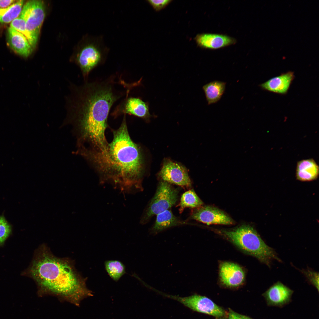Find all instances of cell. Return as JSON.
I'll return each instance as SVG.
<instances>
[{
    "mask_svg": "<svg viewBox=\"0 0 319 319\" xmlns=\"http://www.w3.org/2000/svg\"><path fill=\"white\" fill-rule=\"evenodd\" d=\"M172 0H148V2L156 11H159L167 6Z\"/></svg>",
    "mask_w": 319,
    "mask_h": 319,
    "instance_id": "484cf974",
    "label": "cell"
},
{
    "mask_svg": "<svg viewBox=\"0 0 319 319\" xmlns=\"http://www.w3.org/2000/svg\"><path fill=\"white\" fill-rule=\"evenodd\" d=\"M223 319H253L250 317L239 314L229 309L227 317Z\"/></svg>",
    "mask_w": 319,
    "mask_h": 319,
    "instance_id": "4316f807",
    "label": "cell"
},
{
    "mask_svg": "<svg viewBox=\"0 0 319 319\" xmlns=\"http://www.w3.org/2000/svg\"><path fill=\"white\" fill-rule=\"evenodd\" d=\"M226 85L225 82L216 80L203 87L208 105L216 103L221 99L224 92Z\"/></svg>",
    "mask_w": 319,
    "mask_h": 319,
    "instance_id": "ac0fdd59",
    "label": "cell"
},
{
    "mask_svg": "<svg viewBox=\"0 0 319 319\" xmlns=\"http://www.w3.org/2000/svg\"><path fill=\"white\" fill-rule=\"evenodd\" d=\"M179 191L165 181L159 183L156 193L141 218L142 224L146 223L153 216L168 209L176 203Z\"/></svg>",
    "mask_w": 319,
    "mask_h": 319,
    "instance_id": "8992f818",
    "label": "cell"
},
{
    "mask_svg": "<svg viewBox=\"0 0 319 319\" xmlns=\"http://www.w3.org/2000/svg\"><path fill=\"white\" fill-rule=\"evenodd\" d=\"M203 202L193 189L190 190L181 196L179 204V212H182L185 208H197L201 206Z\"/></svg>",
    "mask_w": 319,
    "mask_h": 319,
    "instance_id": "44dd1931",
    "label": "cell"
},
{
    "mask_svg": "<svg viewBox=\"0 0 319 319\" xmlns=\"http://www.w3.org/2000/svg\"><path fill=\"white\" fill-rule=\"evenodd\" d=\"M294 78V72L289 71L272 78L259 86L263 90L285 95L287 93Z\"/></svg>",
    "mask_w": 319,
    "mask_h": 319,
    "instance_id": "4fadbf2b",
    "label": "cell"
},
{
    "mask_svg": "<svg viewBox=\"0 0 319 319\" xmlns=\"http://www.w3.org/2000/svg\"><path fill=\"white\" fill-rule=\"evenodd\" d=\"M159 175L164 181L181 187L189 188L191 183L186 168L170 160L165 161Z\"/></svg>",
    "mask_w": 319,
    "mask_h": 319,
    "instance_id": "30bf717a",
    "label": "cell"
},
{
    "mask_svg": "<svg viewBox=\"0 0 319 319\" xmlns=\"http://www.w3.org/2000/svg\"><path fill=\"white\" fill-rule=\"evenodd\" d=\"M190 217L208 225H230L234 223L232 218L224 211L211 206L197 208L192 212Z\"/></svg>",
    "mask_w": 319,
    "mask_h": 319,
    "instance_id": "9c48e42d",
    "label": "cell"
},
{
    "mask_svg": "<svg viewBox=\"0 0 319 319\" xmlns=\"http://www.w3.org/2000/svg\"><path fill=\"white\" fill-rule=\"evenodd\" d=\"M183 223V222L173 214L171 211L168 209L157 215L152 230L156 232H159Z\"/></svg>",
    "mask_w": 319,
    "mask_h": 319,
    "instance_id": "d6986e66",
    "label": "cell"
},
{
    "mask_svg": "<svg viewBox=\"0 0 319 319\" xmlns=\"http://www.w3.org/2000/svg\"><path fill=\"white\" fill-rule=\"evenodd\" d=\"M219 276L221 282L229 287H236L241 285L245 279V273L238 264L232 262L224 261L219 267Z\"/></svg>",
    "mask_w": 319,
    "mask_h": 319,
    "instance_id": "8fae6325",
    "label": "cell"
},
{
    "mask_svg": "<svg viewBox=\"0 0 319 319\" xmlns=\"http://www.w3.org/2000/svg\"><path fill=\"white\" fill-rule=\"evenodd\" d=\"M194 40L200 47L216 50L235 44L236 40L233 38L222 34L203 33L198 34Z\"/></svg>",
    "mask_w": 319,
    "mask_h": 319,
    "instance_id": "7c38bea8",
    "label": "cell"
},
{
    "mask_svg": "<svg viewBox=\"0 0 319 319\" xmlns=\"http://www.w3.org/2000/svg\"><path fill=\"white\" fill-rule=\"evenodd\" d=\"M11 227L3 216H0V244L3 243L9 236Z\"/></svg>",
    "mask_w": 319,
    "mask_h": 319,
    "instance_id": "cb8c5ba5",
    "label": "cell"
},
{
    "mask_svg": "<svg viewBox=\"0 0 319 319\" xmlns=\"http://www.w3.org/2000/svg\"><path fill=\"white\" fill-rule=\"evenodd\" d=\"M113 133L106 155L94 168L100 183H110L123 194L134 193L142 189L143 161L140 147L129 135L125 115Z\"/></svg>",
    "mask_w": 319,
    "mask_h": 319,
    "instance_id": "3957f363",
    "label": "cell"
},
{
    "mask_svg": "<svg viewBox=\"0 0 319 319\" xmlns=\"http://www.w3.org/2000/svg\"><path fill=\"white\" fill-rule=\"evenodd\" d=\"M319 174V167L313 158L303 159L298 161L296 169L297 179L301 181H310L316 180Z\"/></svg>",
    "mask_w": 319,
    "mask_h": 319,
    "instance_id": "2e32d148",
    "label": "cell"
},
{
    "mask_svg": "<svg viewBox=\"0 0 319 319\" xmlns=\"http://www.w3.org/2000/svg\"><path fill=\"white\" fill-rule=\"evenodd\" d=\"M25 274L35 281L39 297L52 296L61 302L79 307L84 299L93 296L87 287V278L77 271L73 260L54 255L45 244L35 251Z\"/></svg>",
    "mask_w": 319,
    "mask_h": 319,
    "instance_id": "7a4b0ae2",
    "label": "cell"
},
{
    "mask_svg": "<svg viewBox=\"0 0 319 319\" xmlns=\"http://www.w3.org/2000/svg\"><path fill=\"white\" fill-rule=\"evenodd\" d=\"M81 48L77 61L84 78L98 66L103 64L110 49L105 44L102 36H92Z\"/></svg>",
    "mask_w": 319,
    "mask_h": 319,
    "instance_id": "5b68a950",
    "label": "cell"
},
{
    "mask_svg": "<svg viewBox=\"0 0 319 319\" xmlns=\"http://www.w3.org/2000/svg\"><path fill=\"white\" fill-rule=\"evenodd\" d=\"M116 83L111 78L87 83L76 92L72 116L80 144L92 150L102 152L108 148L105 133L109 113L123 95L116 89Z\"/></svg>",
    "mask_w": 319,
    "mask_h": 319,
    "instance_id": "6da1fadb",
    "label": "cell"
},
{
    "mask_svg": "<svg viewBox=\"0 0 319 319\" xmlns=\"http://www.w3.org/2000/svg\"><path fill=\"white\" fill-rule=\"evenodd\" d=\"M45 16L44 2L41 0L28 1L24 5L19 16L25 21L27 30L35 46Z\"/></svg>",
    "mask_w": 319,
    "mask_h": 319,
    "instance_id": "52a82bcc",
    "label": "cell"
},
{
    "mask_svg": "<svg viewBox=\"0 0 319 319\" xmlns=\"http://www.w3.org/2000/svg\"><path fill=\"white\" fill-rule=\"evenodd\" d=\"M7 40L12 49L21 56L27 57L32 52L33 48L26 37L10 27L8 29Z\"/></svg>",
    "mask_w": 319,
    "mask_h": 319,
    "instance_id": "9a60e30c",
    "label": "cell"
},
{
    "mask_svg": "<svg viewBox=\"0 0 319 319\" xmlns=\"http://www.w3.org/2000/svg\"><path fill=\"white\" fill-rule=\"evenodd\" d=\"M123 104L121 111L124 114H127L143 118L150 116L148 104L139 98H128Z\"/></svg>",
    "mask_w": 319,
    "mask_h": 319,
    "instance_id": "e0dca14e",
    "label": "cell"
},
{
    "mask_svg": "<svg viewBox=\"0 0 319 319\" xmlns=\"http://www.w3.org/2000/svg\"><path fill=\"white\" fill-rule=\"evenodd\" d=\"M105 270L109 276L115 281H118L125 273V267L121 261L110 260L105 262Z\"/></svg>",
    "mask_w": 319,
    "mask_h": 319,
    "instance_id": "7402d4cb",
    "label": "cell"
},
{
    "mask_svg": "<svg viewBox=\"0 0 319 319\" xmlns=\"http://www.w3.org/2000/svg\"><path fill=\"white\" fill-rule=\"evenodd\" d=\"M293 292L291 289L278 281L271 287L263 296L268 305L280 306L289 302Z\"/></svg>",
    "mask_w": 319,
    "mask_h": 319,
    "instance_id": "5bb4252c",
    "label": "cell"
},
{
    "mask_svg": "<svg viewBox=\"0 0 319 319\" xmlns=\"http://www.w3.org/2000/svg\"><path fill=\"white\" fill-rule=\"evenodd\" d=\"M217 232L239 248L269 267L273 260L281 262L274 249L267 245L256 230L249 225Z\"/></svg>",
    "mask_w": 319,
    "mask_h": 319,
    "instance_id": "277c9868",
    "label": "cell"
},
{
    "mask_svg": "<svg viewBox=\"0 0 319 319\" xmlns=\"http://www.w3.org/2000/svg\"><path fill=\"white\" fill-rule=\"evenodd\" d=\"M24 3V1L19 0L8 7L0 8V22H11L17 18L21 12Z\"/></svg>",
    "mask_w": 319,
    "mask_h": 319,
    "instance_id": "ffe728a7",
    "label": "cell"
},
{
    "mask_svg": "<svg viewBox=\"0 0 319 319\" xmlns=\"http://www.w3.org/2000/svg\"><path fill=\"white\" fill-rule=\"evenodd\" d=\"M15 1L13 0H0V8H4L8 7Z\"/></svg>",
    "mask_w": 319,
    "mask_h": 319,
    "instance_id": "83f0119b",
    "label": "cell"
},
{
    "mask_svg": "<svg viewBox=\"0 0 319 319\" xmlns=\"http://www.w3.org/2000/svg\"><path fill=\"white\" fill-rule=\"evenodd\" d=\"M165 295L178 301L194 311L212 316L218 319H223L227 314L228 312L204 296L196 294L184 297L166 294Z\"/></svg>",
    "mask_w": 319,
    "mask_h": 319,
    "instance_id": "ba28073f",
    "label": "cell"
},
{
    "mask_svg": "<svg viewBox=\"0 0 319 319\" xmlns=\"http://www.w3.org/2000/svg\"><path fill=\"white\" fill-rule=\"evenodd\" d=\"M10 27L24 35L33 48L35 47L32 38L27 30L25 22L23 19L19 16L11 22Z\"/></svg>",
    "mask_w": 319,
    "mask_h": 319,
    "instance_id": "603a6c76",
    "label": "cell"
},
{
    "mask_svg": "<svg viewBox=\"0 0 319 319\" xmlns=\"http://www.w3.org/2000/svg\"><path fill=\"white\" fill-rule=\"evenodd\" d=\"M309 282L319 290V274L310 269L302 271Z\"/></svg>",
    "mask_w": 319,
    "mask_h": 319,
    "instance_id": "d4e9b609",
    "label": "cell"
}]
</instances>
